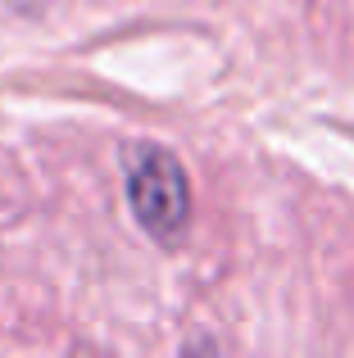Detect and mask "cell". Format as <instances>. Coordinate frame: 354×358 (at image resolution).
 I'll return each instance as SVG.
<instances>
[{"instance_id": "6da1fadb", "label": "cell", "mask_w": 354, "mask_h": 358, "mask_svg": "<svg viewBox=\"0 0 354 358\" xmlns=\"http://www.w3.org/2000/svg\"><path fill=\"white\" fill-rule=\"evenodd\" d=\"M127 204L146 236L177 245L191 227V182L173 150L141 145L127 155Z\"/></svg>"}]
</instances>
